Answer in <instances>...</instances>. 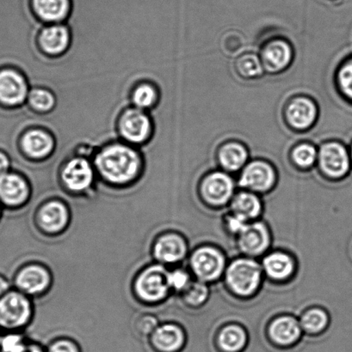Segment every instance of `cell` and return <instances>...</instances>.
Wrapping results in <instances>:
<instances>
[{"label": "cell", "instance_id": "8d00e7d4", "mask_svg": "<svg viewBox=\"0 0 352 352\" xmlns=\"http://www.w3.org/2000/svg\"><path fill=\"white\" fill-rule=\"evenodd\" d=\"M47 352H81L74 342L69 340H59L48 346Z\"/></svg>", "mask_w": 352, "mask_h": 352}, {"label": "cell", "instance_id": "30bf717a", "mask_svg": "<svg viewBox=\"0 0 352 352\" xmlns=\"http://www.w3.org/2000/svg\"><path fill=\"white\" fill-rule=\"evenodd\" d=\"M30 85L23 74L14 69L0 72V102L9 107H22L27 102Z\"/></svg>", "mask_w": 352, "mask_h": 352}, {"label": "cell", "instance_id": "5b68a950", "mask_svg": "<svg viewBox=\"0 0 352 352\" xmlns=\"http://www.w3.org/2000/svg\"><path fill=\"white\" fill-rule=\"evenodd\" d=\"M31 305L22 292H8L0 298V329L16 330L29 322Z\"/></svg>", "mask_w": 352, "mask_h": 352}, {"label": "cell", "instance_id": "f1b7e54d", "mask_svg": "<svg viewBox=\"0 0 352 352\" xmlns=\"http://www.w3.org/2000/svg\"><path fill=\"white\" fill-rule=\"evenodd\" d=\"M218 342L223 351L239 352L246 346L247 336L241 327L231 325L220 333Z\"/></svg>", "mask_w": 352, "mask_h": 352}, {"label": "cell", "instance_id": "d6a6232c", "mask_svg": "<svg viewBox=\"0 0 352 352\" xmlns=\"http://www.w3.org/2000/svg\"><path fill=\"white\" fill-rule=\"evenodd\" d=\"M327 316L322 309H311L306 312L302 318L303 329L309 333H319L325 329Z\"/></svg>", "mask_w": 352, "mask_h": 352}, {"label": "cell", "instance_id": "7bdbcfd3", "mask_svg": "<svg viewBox=\"0 0 352 352\" xmlns=\"http://www.w3.org/2000/svg\"><path fill=\"white\" fill-rule=\"evenodd\" d=\"M350 154H351V164H352V144H351V148H350Z\"/></svg>", "mask_w": 352, "mask_h": 352}, {"label": "cell", "instance_id": "3957f363", "mask_svg": "<svg viewBox=\"0 0 352 352\" xmlns=\"http://www.w3.org/2000/svg\"><path fill=\"white\" fill-rule=\"evenodd\" d=\"M96 173L92 158L79 155L69 157L59 170L62 185L75 193L87 191L95 181Z\"/></svg>", "mask_w": 352, "mask_h": 352}, {"label": "cell", "instance_id": "836d02e7", "mask_svg": "<svg viewBox=\"0 0 352 352\" xmlns=\"http://www.w3.org/2000/svg\"><path fill=\"white\" fill-rule=\"evenodd\" d=\"M208 296V289L201 282L193 283L185 291V301L193 305H201Z\"/></svg>", "mask_w": 352, "mask_h": 352}, {"label": "cell", "instance_id": "ab89813d", "mask_svg": "<svg viewBox=\"0 0 352 352\" xmlns=\"http://www.w3.org/2000/svg\"><path fill=\"white\" fill-rule=\"evenodd\" d=\"M10 162L9 157L5 153H0V176L9 172Z\"/></svg>", "mask_w": 352, "mask_h": 352}, {"label": "cell", "instance_id": "e0dca14e", "mask_svg": "<svg viewBox=\"0 0 352 352\" xmlns=\"http://www.w3.org/2000/svg\"><path fill=\"white\" fill-rule=\"evenodd\" d=\"M131 106L149 112L154 124L161 105V91L153 82L141 81L134 86L130 95Z\"/></svg>", "mask_w": 352, "mask_h": 352}, {"label": "cell", "instance_id": "5bb4252c", "mask_svg": "<svg viewBox=\"0 0 352 352\" xmlns=\"http://www.w3.org/2000/svg\"><path fill=\"white\" fill-rule=\"evenodd\" d=\"M30 6L43 24L67 23L72 12L71 0H31Z\"/></svg>", "mask_w": 352, "mask_h": 352}, {"label": "cell", "instance_id": "f546056e", "mask_svg": "<svg viewBox=\"0 0 352 352\" xmlns=\"http://www.w3.org/2000/svg\"><path fill=\"white\" fill-rule=\"evenodd\" d=\"M236 67L239 74L247 78L260 77L265 69L261 58L251 53L241 55L238 58Z\"/></svg>", "mask_w": 352, "mask_h": 352}, {"label": "cell", "instance_id": "60d3db41", "mask_svg": "<svg viewBox=\"0 0 352 352\" xmlns=\"http://www.w3.org/2000/svg\"><path fill=\"white\" fill-rule=\"evenodd\" d=\"M10 285L3 276H0V298L9 292Z\"/></svg>", "mask_w": 352, "mask_h": 352}, {"label": "cell", "instance_id": "4fadbf2b", "mask_svg": "<svg viewBox=\"0 0 352 352\" xmlns=\"http://www.w3.org/2000/svg\"><path fill=\"white\" fill-rule=\"evenodd\" d=\"M224 258L218 250L212 248H202L196 250L191 258V267L202 280L211 281L219 277L224 268Z\"/></svg>", "mask_w": 352, "mask_h": 352}, {"label": "cell", "instance_id": "4316f807", "mask_svg": "<svg viewBox=\"0 0 352 352\" xmlns=\"http://www.w3.org/2000/svg\"><path fill=\"white\" fill-rule=\"evenodd\" d=\"M232 209L234 214L248 220L257 217L261 212L262 206L256 195L251 192H240L234 199Z\"/></svg>", "mask_w": 352, "mask_h": 352}, {"label": "cell", "instance_id": "f35d334b", "mask_svg": "<svg viewBox=\"0 0 352 352\" xmlns=\"http://www.w3.org/2000/svg\"><path fill=\"white\" fill-rule=\"evenodd\" d=\"M247 220L244 219V217L234 213V215L230 217L229 220H227L229 229L232 231V232L239 234L241 232V230L246 227L247 224Z\"/></svg>", "mask_w": 352, "mask_h": 352}, {"label": "cell", "instance_id": "52a82bcc", "mask_svg": "<svg viewBox=\"0 0 352 352\" xmlns=\"http://www.w3.org/2000/svg\"><path fill=\"white\" fill-rule=\"evenodd\" d=\"M261 280V269L256 262L240 258L229 265L227 281L229 287L241 296L251 294Z\"/></svg>", "mask_w": 352, "mask_h": 352}, {"label": "cell", "instance_id": "9c48e42d", "mask_svg": "<svg viewBox=\"0 0 352 352\" xmlns=\"http://www.w3.org/2000/svg\"><path fill=\"white\" fill-rule=\"evenodd\" d=\"M168 274L164 267L158 265L145 269L136 279L138 296L147 302L161 301L170 289Z\"/></svg>", "mask_w": 352, "mask_h": 352}, {"label": "cell", "instance_id": "44dd1931", "mask_svg": "<svg viewBox=\"0 0 352 352\" xmlns=\"http://www.w3.org/2000/svg\"><path fill=\"white\" fill-rule=\"evenodd\" d=\"M37 219L41 229L48 233H58L68 226V210L63 204L53 200L41 207Z\"/></svg>", "mask_w": 352, "mask_h": 352}, {"label": "cell", "instance_id": "ffe728a7", "mask_svg": "<svg viewBox=\"0 0 352 352\" xmlns=\"http://www.w3.org/2000/svg\"><path fill=\"white\" fill-rule=\"evenodd\" d=\"M241 250L250 255H258L267 250L270 244L269 231L264 223L247 224L239 234Z\"/></svg>", "mask_w": 352, "mask_h": 352}, {"label": "cell", "instance_id": "8fae6325", "mask_svg": "<svg viewBox=\"0 0 352 352\" xmlns=\"http://www.w3.org/2000/svg\"><path fill=\"white\" fill-rule=\"evenodd\" d=\"M276 182V172L267 162L254 160L247 164L240 175L239 184L253 191L264 192L270 189Z\"/></svg>", "mask_w": 352, "mask_h": 352}, {"label": "cell", "instance_id": "e575fe53", "mask_svg": "<svg viewBox=\"0 0 352 352\" xmlns=\"http://www.w3.org/2000/svg\"><path fill=\"white\" fill-rule=\"evenodd\" d=\"M27 344L19 334L10 333L0 339V352H23Z\"/></svg>", "mask_w": 352, "mask_h": 352}, {"label": "cell", "instance_id": "d590c367", "mask_svg": "<svg viewBox=\"0 0 352 352\" xmlns=\"http://www.w3.org/2000/svg\"><path fill=\"white\" fill-rule=\"evenodd\" d=\"M168 282L170 288L176 289V291L185 292L191 285L189 275L182 270L174 271L168 274Z\"/></svg>", "mask_w": 352, "mask_h": 352}, {"label": "cell", "instance_id": "7c38bea8", "mask_svg": "<svg viewBox=\"0 0 352 352\" xmlns=\"http://www.w3.org/2000/svg\"><path fill=\"white\" fill-rule=\"evenodd\" d=\"M318 109L315 102L307 96H298L289 102L285 109L286 120L298 131L310 129L316 122Z\"/></svg>", "mask_w": 352, "mask_h": 352}, {"label": "cell", "instance_id": "9a60e30c", "mask_svg": "<svg viewBox=\"0 0 352 352\" xmlns=\"http://www.w3.org/2000/svg\"><path fill=\"white\" fill-rule=\"evenodd\" d=\"M30 195V186L23 176L10 173L0 176V202L9 207L23 205Z\"/></svg>", "mask_w": 352, "mask_h": 352}, {"label": "cell", "instance_id": "4dcf8cb0", "mask_svg": "<svg viewBox=\"0 0 352 352\" xmlns=\"http://www.w3.org/2000/svg\"><path fill=\"white\" fill-rule=\"evenodd\" d=\"M336 82L341 96L352 105V54L338 69Z\"/></svg>", "mask_w": 352, "mask_h": 352}, {"label": "cell", "instance_id": "cb8c5ba5", "mask_svg": "<svg viewBox=\"0 0 352 352\" xmlns=\"http://www.w3.org/2000/svg\"><path fill=\"white\" fill-rule=\"evenodd\" d=\"M218 161L224 170L234 172L240 170L248 160V151L243 144L229 141L220 146Z\"/></svg>", "mask_w": 352, "mask_h": 352}, {"label": "cell", "instance_id": "1f68e13d", "mask_svg": "<svg viewBox=\"0 0 352 352\" xmlns=\"http://www.w3.org/2000/svg\"><path fill=\"white\" fill-rule=\"evenodd\" d=\"M293 162L301 168H310L315 164L318 158V151L312 144L301 143L292 150Z\"/></svg>", "mask_w": 352, "mask_h": 352}, {"label": "cell", "instance_id": "8992f818", "mask_svg": "<svg viewBox=\"0 0 352 352\" xmlns=\"http://www.w3.org/2000/svg\"><path fill=\"white\" fill-rule=\"evenodd\" d=\"M317 161L320 170L333 179L344 178L349 174L352 167L350 150L338 141L323 144L318 151Z\"/></svg>", "mask_w": 352, "mask_h": 352}, {"label": "cell", "instance_id": "603a6c76", "mask_svg": "<svg viewBox=\"0 0 352 352\" xmlns=\"http://www.w3.org/2000/svg\"><path fill=\"white\" fill-rule=\"evenodd\" d=\"M186 244L183 238L176 234L161 236L154 246V256L162 263H176L186 254Z\"/></svg>", "mask_w": 352, "mask_h": 352}, {"label": "cell", "instance_id": "74e56055", "mask_svg": "<svg viewBox=\"0 0 352 352\" xmlns=\"http://www.w3.org/2000/svg\"><path fill=\"white\" fill-rule=\"evenodd\" d=\"M157 320L152 316H145L138 324V329L143 334H151L157 329Z\"/></svg>", "mask_w": 352, "mask_h": 352}, {"label": "cell", "instance_id": "7402d4cb", "mask_svg": "<svg viewBox=\"0 0 352 352\" xmlns=\"http://www.w3.org/2000/svg\"><path fill=\"white\" fill-rule=\"evenodd\" d=\"M184 344V333L174 324L158 326L151 334L152 346L157 352H178Z\"/></svg>", "mask_w": 352, "mask_h": 352}, {"label": "cell", "instance_id": "ac0fdd59", "mask_svg": "<svg viewBox=\"0 0 352 352\" xmlns=\"http://www.w3.org/2000/svg\"><path fill=\"white\" fill-rule=\"evenodd\" d=\"M292 58L291 45L284 40L271 41L262 50V63L264 68L271 72H278L287 68Z\"/></svg>", "mask_w": 352, "mask_h": 352}, {"label": "cell", "instance_id": "83f0119b", "mask_svg": "<svg viewBox=\"0 0 352 352\" xmlns=\"http://www.w3.org/2000/svg\"><path fill=\"white\" fill-rule=\"evenodd\" d=\"M264 268L271 278L282 279L291 274L293 262L287 254L274 253L265 258Z\"/></svg>", "mask_w": 352, "mask_h": 352}, {"label": "cell", "instance_id": "d6986e66", "mask_svg": "<svg viewBox=\"0 0 352 352\" xmlns=\"http://www.w3.org/2000/svg\"><path fill=\"white\" fill-rule=\"evenodd\" d=\"M50 284V275L46 269L32 265L22 269L17 275L16 285L23 294L37 295Z\"/></svg>", "mask_w": 352, "mask_h": 352}, {"label": "cell", "instance_id": "6da1fadb", "mask_svg": "<svg viewBox=\"0 0 352 352\" xmlns=\"http://www.w3.org/2000/svg\"><path fill=\"white\" fill-rule=\"evenodd\" d=\"M92 160L96 173L112 185L129 184L145 168L143 151L119 140L99 148Z\"/></svg>", "mask_w": 352, "mask_h": 352}, {"label": "cell", "instance_id": "484cf974", "mask_svg": "<svg viewBox=\"0 0 352 352\" xmlns=\"http://www.w3.org/2000/svg\"><path fill=\"white\" fill-rule=\"evenodd\" d=\"M26 104L33 112L41 115L53 113L57 107L54 93L44 87L30 88Z\"/></svg>", "mask_w": 352, "mask_h": 352}, {"label": "cell", "instance_id": "277c9868", "mask_svg": "<svg viewBox=\"0 0 352 352\" xmlns=\"http://www.w3.org/2000/svg\"><path fill=\"white\" fill-rule=\"evenodd\" d=\"M19 147L27 160L46 164L56 150V141L50 131L43 127H31L21 135Z\"/></svg>", "mask_w": 352, "mask_h": 352}, {"label": "cell", "instance_id": "b9f144b4", "mask_svg": "<svg viewBox=\"0 0 352 352\" xmlns=\"http://www.w3.org/2000/svg\"><path fill=\"white\" fill-rule=\"evenodd\" d=\"M23 352H47V351H45L39 344H28Z\"/></svg>", "mask_w": 352, "mask_h": 352}, {"label": "cell", "instance_id": "7a4b0ae2", "mask_svg": "<svg viewBox=\"0 0 352 352\" xmlns=\"http://www.w3.org/2000/svg\"><path fill=\"white\" fill-rule=\"evenodd\" d=\"M154 124L149 112L130 106L123 110L117 120L119 140L139 148L144 155L153 139Z\"/></svg>", "mask_w": 352, "mask_h": 352}, {"label": "cell", "instance_id": "2e32d148", "mask_svg": "<svg viewBox=\"0 0 352 352\" xmlns=\"http://www.w3.org/2000/svg\"><path fill=\"white\" fill-rule=\"evenodd\" d=\"M234 189L232 178L219 171L207 175L202 184L203 196L215 205L225 204L232 197Z\"/></svg>", "mask_w": 352, "mask_h": 352}, {"label": "cell", "instance_id": "d4e9b609", "mask_svg": "<svg viewBox=\"0 0 352 352\" xmlns=\"http://www.w3.org/2000/svg\"><path fill=\"white\" fill-rule=\"evenodd\" d=\"M301 336V326L292 317H280L271 324L270 336L279 346H287L296 342Z\"/></svg>", "mask_w": 352, "mask_h": 352}, {"label": "cell", "instance_id": "ba28073f", "mask_svg": "<svg viewBox=\"0 0 352 352\" xmlns=\"http://www.w3.org/2000/svg\"><path fill=\"white\" fill-rule=\"evenodd\" d=\"M72 41V31L67 23L45 24L37 37V45L41 53L50 58L67 54Z\"/></svg>", "mask_w": 352, "mask_h": 352}]
</instances>
